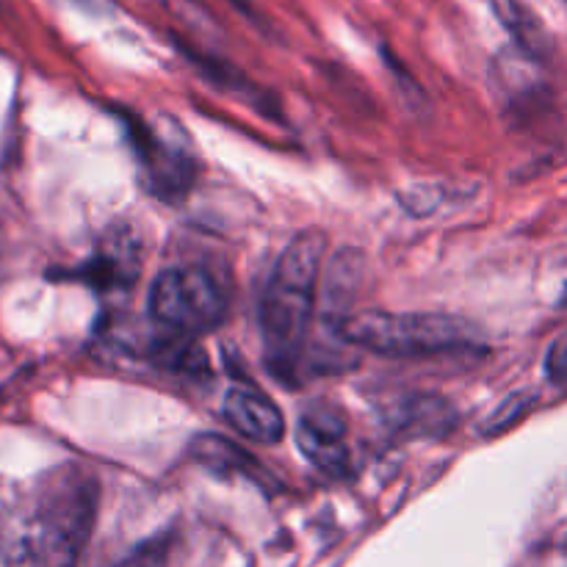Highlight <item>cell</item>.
<instances>
[{
    "mask_svg": "<svg viewBox=\"0 0 567 567\" xmlns=\"http://www.w3.org/2000/svg\"><path fill=\"white\" fill-rule=\"evenodd\" d=\"M546 374L554 385H567V336L557 338L548 349Z\"/></svg>",
    "mask_w": 567,
    "mask_h": 567,
    "instance_id": "cell-10",
    "label": "cell"
},
{
    "mask_svg": "<svg viewBox=\"0 0 567 567\" xmlns=\"http://www.w3.org/2000/svg\"><path fill=\"white\" fill-rule=\"evenodd\" d=\"M150 319L177 338L203 336L227 319V288L205 266H172L150 288Z\"/></svg>",
    "mask_w": 567,
    "mask_h": 567,
    "instance_id": "cell-4",
    "label": "cell"
},
{
    "mask_svg": "<svg viewBox=\"0 0 567 567\" xmlns=\"http://www.w3.org/2000/svg\"><path fill=\"white\" fill-rule=\"evenodd\" d=\"M324 249L327 236L321 230L299 233L280 255L266 282L260 299V336L269 360L280 369H291L305 347Z\"/></svg>",
    "mask_w": 567,
    "mask_h": 567,
    "instance_id": "cell-1",
    "label": "cell"
},
{
    "mask_svg": "<svg viewBox=\"0 0 567 567\" xmlns=\"http://www.w3.org/2000/svg\"><path fill=\"white\" fill-rule=\"evenodd\" d=\"M136 238H109L103 252L94 258L92 275L100 286H120V282H131L138 271V252Z\"/></svg>",
    "mask_w": 567,
    "mask_h": 567,
    "instance_id": "cell-8",
    "label": "cell"
},
{
    "mask_svg": "<svg viewBox=\"0 0 567 567\" xmlns=\"http://www.w3.org/2000/svg\"><path fill=\"white\" fill-rule=\"evenodd\" d=\"M443 203V188L441 186H415L410 194H402V205L415 216H426L437 210Z\"/></svg>",
    "mask_w": 567,
    "mask_h": 567,
    "instance_id": "cell-9",
    "label": "cell"
},
{
    "mask_svg": "<svg viewBox=\"0 0 567 567\" xmlns=\"http://www.w3.org/2000/svg\"><path fill=\"white\" fill-rule=\"evenodd\" d=\"M97 504V487L81 471H66L44 496L31 532L28 554L39 567H70L86 543Z\"/></svg>",
    "mask_w": 567,
    "mask_h": 567,
    "instance_id": "cell-3",
    "label": "cell"
},
{
    "mask_svg": "<svg viewBox=\"0 0 567 567\" xmlns=\"http://www.w3.org/2000/svg\"><path fill=\"white\" fill-rule=\"evenodd\" d=\"M225 419L249 441L277 443L286 435V419L266 393L255 388H230L225 396Z\"/></svg>",
    "mask_w": 567,
    "mask_h": 567,
    "instance_id": "cell-7",
    "label": "cell"
},
{
    "mask_svg": "<svg viewBox=\"0 0 567 567\" xmlns=\"http://www.w3.org/2000/svg\"><path fill=\"white\" fill-rule=\"evenodd\" d=\"M341 338L354 347L391 358L441 354L449 349L471 347L476 327L449 313H385L363 310L341 321Z\"/></svg>",
    "mask_w": 567,
    "mask_h": 567,
    "instance_id": "cell-2",
    "label": "cell"
},
{
    "mask_svg": "<svg viewBox=\"0 0 567 567\" xmlns=\"http://www.w3.org/2000/svg\"><path fill=\"white\" fill-rule=\"evenodd\" d=\"M150 127L144 122H133V144L138 150L144 169H147L153 188L164 199H175L186 194L194 183V155L181 144V133Z\"/></svg>",
    "mask_w": 567,
    "mask_h": 567,
    "instance_id": "cell-5",
    "label": "cell"
},
{
    "mask_svg": "<svg viewBox=\"0 0 567 567\" xmlns=\"http://www.w3.org/2000/svg\"><path fill=\"white\" fill-rule=\"evenodd\" d=\"M297 446L327 476H343L349 471V463H352L347 443V424L324 408L302 413L297 424Z\"/></svg>",
    "mask_w": 567,
    "mask_h": 567,
    "instance_id": "cell-6",
    "label": "cell"
}]
</instances>
